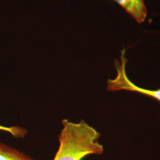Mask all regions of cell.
<instances>
[{
	"mask_svg": "<svg viewBox=\"0 0 160 160\" xmlns=\"http://www.w3.org/2000/svg\"><path fill=\"white\" fill-rule=\"evenodd\" d=\"M62 124L59 148L53 160H81L88 155L103 153L100 133L85 120L74 123L63 119Z\"/></svg>",
	"mask_w": 160,
	"mask_h": 160,
	"instance_id": "cell-1",
	"label": "cell"
},
{
	"mask_svg": "<svg viewBox=\"0 0 160 160\" xmlns=\"http://www.w3.org/2000/svg\"><path fill=\"white\" fill-rule=\"evenodd\" d=\"M126 49L121 51L120 60H114V66L117 75L114 79H109L107 82V90L109 92L127 91L135 92L152 97L160 102V88L157 90L145 89L133 83L128 78L126 71V65L128 59L125 57Z\"/></svg>",
	"mask_w": 160,
	"mask_h": 160,
	"instance_id": "cell-2",
	"label": "cell"
},
{
	"mask_svg": "<svg viewBox=\"0 0 160 160\" xmlns=\"http://www.w3.org/2000/svg\"><path fill=\"white\" fill-rule=\"evenodd\" d=\"M121 6L138 23L145 22L147 10L143 0H113Z\"/></svg>",
	"mask_w": 160,
	"mask_h": 160,
	"instance_id": "cell-3",
	"label": "cell"
},
{
	"mask_svg": "<svg viewBox=\"0 0 160 160\" xmlns=\"http://www.w3.org/2000/svg\"><path fill=\"white\" fill-rule=\"evenodd\" d=\"M0 160H36L18 149L0 142Z\"/></svg>",
	"mask_w": 160,
	"mask_h": 160,
	"instance_id": "cell-4",
	"label": "cell"
},
{
	"mask_svg": "<svg viewBox=\"0 0 160 160\" xmlns=\"http://www.w3.org/2000/svg\"><path fill=\"white\" fill-rule=\"evenodd\" d=\"M0 131L7 132L16 138H24L28 134L26 129L18 126H6L0 125Z\"/></svg>",
	"mask_w": 160,
	"mask_h": 160,
	"instance_id": "cell-5",
	"label": "cell"
}]
</instances>
